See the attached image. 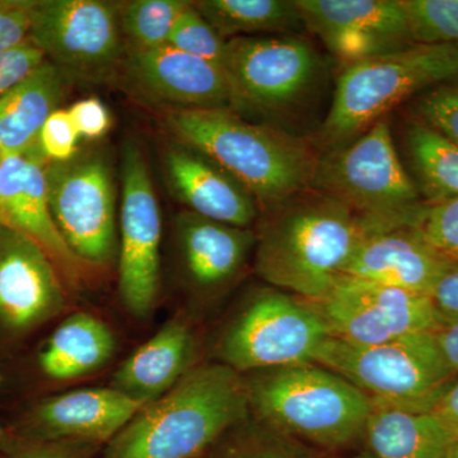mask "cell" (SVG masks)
I'll return each mask as SVG.
<instances>
[{
    "mask_svg": "<svg viewBox=\"0 0 458 458\" xmlns=\"http://www.w3.org/2000/svg\"><path fill=\"white\" fill-rule=\"evenodd\" d=\"M403 225L366 216L324 192L304 190L270 213L256 237V273L309 302L342 278L364 238Z\"/></svg>",
    "mask_w": 458,
    "mask_h": 458,
    "instance_id": "1",
    "label": "cell"
},
{
    "mask_svg": "<svg viewBox=\"0 0 458 458\" xmlns=\"http://www.w3.org/2000/svg\"><path fill=\"white\" fill-rule=\"evenodd\" d=\"M181 146L209 158L274 212L311 189L319 158L302 138L276 126L243 119L229 107L174 108L165 114Z\"/></svg>",
    "mask_w": 458,
    "mask_h": 458,
    "instance_id": "2",
    "label": "cell"
},
{
    "mask_svg": "<svg viewBox=\"0 0 458 458\" xmlns=\"http://www.w3.org/2000/svg\"><path fill=\"white\" fill-rule=\"evenodd\" d=\"M250 414L243 375L219 361L195 366L108 442L104 458H198Z\"/></svg>",
    "mask_w": 458,
    "mask_h": 458,
    "instance_id": "3",
    "label": "cell"
},
{
    "mask_svg": "<svg viewBox=\"0 0 458 458\" xmlns=\"http://www.w3.org/2000/svg\"><path fill=\"white\" fill-rule=\"evenodd\" d=\"M245 382L262 423L325 450L361 439L373 408L372 397L313 361L252 372Z\"/></svg>",
    "mask_w": 458,
    "mask_h": 458,
    "instance_id": "4",
    "label": "cell"
},
{
    "mask_svg": "<svg viewBox=\"0 0 458 458\" xmlns=\"http://www.w3.org/2000/svg\"><path fill=\"white\" fill-rule=\"evenodd\" d=\"M456 80L458 44L411 45L346 65L322 125V143L337 148L415 93Z\"/></svg>",
    "mask_w": 458,
    "mask_h": 458,
    "instance_id": "5",
    "label": "cell"
},
{
    "mask_svg": "<svg viewBox=\"0 0 458 458\" xmlns=\"http://www.w3.org/2000/svg\"><path fill=\"white\" fill-rule=\"evenodd\" d=\"M313 363L348 379L372 399L427 411H432L457 377L443 358L436 333L377 345H354L328 336Z\"/></svg>",
    "mask_w": 458,
    "mask_h": 458,
    "instance_id": "6",
    "label": "cell"
},
{
    "mask_svg": "<svg viewBox=\"0 0 458 458\" xmlns=\"http://www.w3.org/2000/svg\"><path fill=\"white\" fill-rule=\"evenodd\" d=\"M311 189L330 195L366 216L417 228L427 205L401 164L385 119L351 146L319 158Z\"/></svg>",
    "mask_w": 458,
    "mask_h": 458,
    "instance_id": "7",
    "label": "cell"
},
{
    "mask_svg": "<svg viewBox=\"0 0 458 458\" xmlns=\"http://www.w3.org/2000/svg\"><path fill=\"white\" fill-rule=\"evenodd\" d=\"M330 335L311 303L262 291L242 307L216 345L219 363L241 373L313 361Z\"/></svg>",
    "mask_w": 458,
    "mask_h": 458,
    "instance_id": "8",
    "label": "cell"
},
{
    "mask_svg": "<svg viewBox=\"0 0 458 458\" xmlns=\"http://www.w3.org/2000/svg\"><path fill=\"white\" fill-rule=\"evenodd\" d=\"M229 108L243 114H284L311 92L321 62L309 41L294 36H242L225 41L222 60Z\"/></svg>",
    "mask_w": 458,
    "mask_h": 458,
    "instance_id": "9",
    "label": "cell"
},
{
    "mask_svg": "<svg viewBox=\"0 0 458 458\" xmlns=\"http://www.w3.org/2000/svg\"><path fill=\"white\" fill-rule=\"evenodd\" d=\"M29 38L69 80L101 82L125 57L120 4L30 0Z\"/></svg>",
    "mask_w": 458,
    "mask_h": 458,
    "instance_id": "10",
    "label": "cell"
},
{
    "mask_svg": "<svg viewBox=\"0 0 458 458\" xmlns=\"http://www.w3.org/2000/svg\"><path fill=\"white\" fill-rule=\"evenodd\" d=\"M47 201L54 223L86 267H106L117 254L114 182L98 150L77 152L65 162H47Z\"/></svg>",
    "mask_w": 458,
    "mask_h": 458,
    "instance_id": "11",
    "label": "cell"
},
{
    "mask_svg": "<svg viewBox=\"0 0 458 458\" xmlns=\"http://www.w3.org/2000/svg\"><path fill=\"white\" fill-rule=\"evenodd\" d=\"M309 303L331 336L354 345L436 333L452 319L437 309L430 295L346 276L322 300Z\"/></svg>",
    "mask_w": 458,
    "mask_h": 458,
    "instance_id": "12",
    "label": "cell"
},
{
    "mask_svg": "<svg viewBox=\"0 0 458 458\" xmlns=\"http://www.w3.org/2000/svg\"><path fill=\"white\" fill-rule=\"evenodd\" d=\"M162 221L143 153L135 141L123 148L119 294L134 318L155 311L161 291Z\"/></svg>",
    "mask_w": 458,
    "mask_h": 458,
    "instance_id": "13",
    "label": "cell"
},
{
    "mask_svg": "<svg viewBox=\"0 0 458 458\" xmlns=\"http://www.w3.org/2000/svg\"><path fill=\"white\" fill-rule=\"evenodd\" d=\"M63 278L38 242L0 225V346L22 343L68 309Z\"/></svg>",
    "mask_w": 458,
    "mask_h": 458,
    "instance_id": "14",
    "label": "cell"
},
{
    "mask_svg": "<svg viewBox=\"0 0 458 458\" xmlns=\"http://www.w3.org/2000/svg\"><path fill=\"white\" fill-rule=\"evenodd\" d=\"M303 25L346 65L411 47L400 0H295Z\"/></svg>",
    "mask_w": 458,
    "mask_h": 458,
    "instance_id": "15",
    "label": "cell"
},
{
    "mask_svg": "<svg viewBox=\"0 0 458 458\" xmlns=\"http://www.w3.org/2000/svg\"><path fill=\"white\" fill-rule=\"evenodd\" d=\"M144 405L110 387L78 388L45 397L23 412L26 442H110Z\"/></svg>",
    "mask_w": 458,
    "mask_h": 458,
    "instance_id": "16",
    "label": "cell"
},
{
    "mask_svg": "<svg viewBox=\"0 0 458 458\" xmlns=\"http://www.w3.org/2000/svg\"><path fill=\"white\" fill-rule=\"evenodd\" d=\"M47 159L40 147L0 159V225L26 234L49 254L69 282H78L86 265L57 231L47 201Z\"/></svg>",
    "mask_w": 458,
    "mask_h": 458,
    "instance_id": "17",
    "label": "cell"
},
{
    "mask_svg": "<svg viewBox=\"0 0 458 458\" xmlns=\"http://www.w3.org/2000/svg\"><path fill=\"white\" fill-rule=\"evenodd\" d=\"M123 65L132 86L150 101L174 108L229 107L228 83L222 66L171 45L131 47Z\"/></svg>",
    "mask_w": 458,
    "mask_h": 458,
    "instance_id": "18",
    "label": "cell"
},
{
    "mask_svg": "<svg viewBox=\"0 0 458 458\" xmlns=\"http://www.w3.org/2000/svg\"><path fill=\"white\" fill-rule=\"evenodd\" d=\"M448 262L415 227L375 232L361 241L343 276L430 295Z\"/></svg>",
    "mask_w": 458,
    "mask_h": 458,
    "instance_id": "19",
    "label": "cell"
},
{
    "mask_svg": "<svg viewBox=\"0 0 458 458\" xmlns=\"http://www.w3.org/2000/svg\"><path fill=\"white\" fill-rule=\"evenodd\" d=\"M171 188L190 212L234 227L250 228L258 216L254 198L207 157L185 146L165 156Z\"/></svg>",
    "mask_w": 458,
    "mask_h": 458,
    "instance_id": "20",
    "label": "cell"
},
{
    "mask_svg": "<svg viewBox=\"0 0 458 458\" xmlns=\"http://www.w3.org/2000/svg\"><path fill=\"white\" fill-rule=\"evenodd\" d=\"M194 333L182 318H171L114 370L110 387L141 405L155 403L194 369Z\"/></svg>",
    "mask_w": 458,
    "mask_h": 458,
    "instance_id": "21",
    "label": "cell"
},
{
    "mask_svg": "<svg viewBox=\"0 0 458 458\" xmlns=\"http://www.w3.org/2000/svg\"><path fill=\"white\" fill-rule=\"evenodd\" d=\"M183 267L201 289H216L242 270L256 243L251 228L234 227L183 210L174 221Z\"/></svg>",
    "mask_w": 458,
    "mask_h": 458,
    "instance_id": "22",
    "label": "cell"
},
{
    "mask_svg": "<svg viewBox=\"0 0 458 458\" xmlns=\"http://www.w3.org/2000/svg\"><path fill=\"white\" fill-rule=\"evenodd\" d=\"M373 400L363 458H448L458 439L432 411Z\"/></svg>",
    "mask_w": 458,
    "mask_h": 458,
    "instance_id": "23",
    "label": "cell"
},
{
    "mask_svg": "<svg viewBox=\"0 0 458 458\" xmlns=\"http://www.w3.org/2000/svg\"><path fill=\"white\" fill-rule=\"evenodd\" d=\"M71 80L49 60L0 98V157L20 156L38 147L50 114L65 98Z\"/></svg>",
    "mask_w": 458,
    "mask_h": 458,
    "instance_id": "24",
    "label": "cell"
},
{
    "mask_svg": "<svg viewBox=\"0 0 458 458\" xmlns=\"http://www.w3.org/2000/svg\"><path fill=\"white\" fill-rule=\"evenodd\" d=\"M114 352L116 337L106 322L80 311L63 319L45 340L36 366L50 381H73L105 369Z\"/></svg>",
    "mask_w": 458,
    "mask_h": 458,
    "instance_id": "25",
    "label": "cell"
},
{
    "mask_svg": "<svg viewBox=\"0 0 458 458\" xmlns=\"http://www.w3.org/2000/svg\"><path fill=\"white\" fill-rule=\"evenodd\" d=\"M192 5L225 41L285 32L303 23L295 0H198Z\"/></svg>",
    "mask_w": 458,
    "mask_h": 458,
    "instance_id": "26",
    "label": "cell"
},
{
    "mask_svg": "<svg viewBox=\"0 0 458 458\" xmlns=\"http://www.w3.org/2000/svg\"><path fill=\"white\" fill-rule=\"evenodd\" d=\"M412 170L428 204L458 197V147L438 131L418 120L406 134Z\"/></svg>",
    "mask_w": 458,
    "mask_h": 458,
    "instance_id": "27",
    "label": "cell"
},
{
    "mask_svg": "<svg viewBox=\"0 0 458 458\" xmlns=\"http://www.w3.org/2000/svg\"><path fill=\"white\" fill-rule=\"evenodd\" d=\"M186 0H132L120 4V23L131 47L150 49L168 44L172 30L182 12Z\"/></svg>",
    "mask_w": 458,
    "mask_h": 458,
    "instance_id": "28",
    "label": "cell"
},
{
    "mask_svg": "<svg viewBox=\"0 0 458 458\" xmlns=\"http://www.w3.org/2000/svg\"><path fill=\"white\" fill-rule=\"evenodd\" d=\"M214 458H318L310 445L265 423L241 424L216 443Z\"/></svg>",
    "mask_w": 458,
    "mask_h": 458,
    "instance_id": "29",
    "label": "cell"
},
{
    "mask_svg": "<svg viewBox=\"0 0 458 458\" xmlns=\"http://www.w3.org/2000/svg\"><path fill=\"white\" fill-rule=\"evenodd\" d=\"M414 45L458 44V0H400Z\"/></svg>",
    "mask_w": 458,
    "mask_h": 458,
    "instance_id": "30",
    "label": "cell"
},
{
    "mask_svg": "<svg viewBox=\"0 0 458 458\" xmlns=\"http://www.w3.org/2000/svg\"><path fill=\"white\" fill-rule=\"evenodd\" d=\"M174 49L222 66L225 40L190 3L172 30L168 44Z\"/></svg>",
    "mask_w": 458,
    "mask_h": 458,
    "instance_id": "31",
    "label": "cell"
},
{
    "mask_svg": "<svg viewBox=\"0 0 458 458\" xmlns=\"http://www.w3.org/2000/svg\"><path fill=\"white\" fill-rule=\"evenodd\" d=\"M417 229L437 254L445 260L458 262V197L428 204Z\"/></svg>",
    "mask_w": 458,
    "mask_h": 458,
    "instance_id": "32",
    "label": "cell"
},
{
    "mask_svg": "<svg viewBox=\"0 0 458 458\" xmlns=\"http://www.w3.org/2000/svg\"><path fill=\"white\" fill-rule=\"evenodd\" d=\"M423 122L458 147V87L442 84L419 102Z\"/></svg>",
    "mask_w": 458,
    "mask_h": 458,
    "instance_id": "33",
    "label": "cell"
},
{
    "mask_svg": "<svg viewBox=\"0 0 458 458\" xmlns=\"http://www.w3.org/2000/svg\"><path fill=\"white\" fill-rule=\"evenodd\" d=\"M80 135L68 110L57 108L44 123L38 137V147L47 162H65L77 155Z\"/></svg>",
    "mask_w": 458,
    "mask_h": 458,
    "instance_id": "34",
    "label": "cell"
},
{
    "mask_svg": "<svg viewBox=\"0 0 458 458\" xmlns=\"http://www.w3.org/2000/svg\"><path fill=\"white\" fill-rule=\"evenodd\" d=\"M47 60L30 38L0 53V98L30 77Z\"/></svg>",
    "mask_w": 458,
    "mask_h": 458,
    "instance_id": "35",
    "label": "cell"
},
{
    "mask_svg": "<svg viewBox=\"0 0 458 458\" xmlns=\"http://www.w3.org/2000/svg\"><path fill=\"white\" fill-rule=\"evenodd\" d=\"M80 138L99 140L111 125L110 113L101 99L89 98L81 99L68 110Z\"/></svg>",
    "mask_w": 458,
    "mask_h": 458,
    "instance_id": "36",
    "label": "cell"
},
{
    "mask_svg": "<svg viewBox=\"0 0 458 458\" xmlns=\"http://www.w3.org/2000/svg\"><path fill=\"white\" fill-rule=\"evenodd\" d=\"M30 0H0V53L29 38Z\"/></svg>",
    "mask_w": 458,
    "mask_h": 458,
    "instance_id": "37",
    "label": "cell"
},
{
    "mask_svg": "<svg viewBox=\"0 0 458 458\" xmlns=\"http://www.w3.org/2000/svg\"><path fill=\"white\" fill-rule=\"evenodd\" d=\"M430 298L443 315L458 318V262H448L437 279Z\"/></svg>",
    "mask_w": 458,
    "mask_h": 458,
    "instance_id": "38",
    "label": "cell"
},
{
    "mask_svg": "<svg viewBox=\"0 0 458 458\" xmlns=\"http://www.w3.org/2000/svg\"><path fill=\"white\" fill-rule=\"evenodd\" d=\"M11 458H81L80 454L57 442H26L8 451Z\"/></svg>",
    "mask_w": 458,
    "mask_h": 458,
    "instance_id": "39",
    "label": "cell"
},
{
    "mask_svg": "<svg viewBox=\"0 0 458 458\" xmlns=\"http://www.w3.org/2000/svg\"><path fill=\"white\" fill-rule=\"evenodd\" d=\"M432 412L458 439V376L437 401Z\"/></svg>",
    "mask_w": 458,
    "mask_h": 458,
    "instance_id": "40",
    "label": "cell"
},
{
    "mask_svg": "<svg viewBox=\"0 0 458 458\" xmlns=\"http://www.w3.org/2000/svg\"><path fill=\"white\" fill-rule=\"evenodd\" d=\"M437 342L443 358L454 375L458 376V318H452L445 327L436 331Z\"/></svg>",
    "mask_w": 458,
    "mask_h": 458,
    "instance_id": "41",
    "label": "cell"
},
{
    "mask_svg": "<svg viewBox=\"0 0 458 458\" xmlns=\"http://www.w3.org/2000/svg\"><path fill=\"white\" fill-rule=\"evenodd\" d=\"M13 445L14 441L12 434H9L8 430L0 426V452H8L13 447Z\"/></svg>",
    "mask_w": 458,
    "mask_h": 458,
    "instance_id": "42",
    "label": "cell"
},
{
    "mask_svg": "<svg viewBox=\"0 0 458 458\" xmlns=\"http://www.w3.org/2000/svg\"><path fill=\"white\" fill-rule=\"evenodd\" d=\"M448 458H458V441L456 442V445H454V448H452L450 456Z\"/></svg>",
    "mask_w": 458,
    "mask_h": 458,
    "instance_id": "43",
    "label": "cell"
},
{
    "mask_svg": "<svg viewBox=\"0 0 458 458\" xmlns=\"http://www.w3.org/2000/svg\"><path fill=\"white\" fill-rule=\"evenodd\" d=\"M354 458H363V456H361V454H358V456H355Z\"/></svg>",
    "mask_w": 458,
    "mask_h": 458,
    "instance_id": "44",
    "label": "cell"
},
{
    "mask_svg": "<svg viewBox=\"0 0 458 458\" xmlns=\"http://www.w3.org/2000/svg\"><path fill=\"white\" fill-rule=\"evenodd\" d=\"M0 159H2V157H0Z\"/></svg>",
    "mask_w": 458,
    "mask_h": 458,
    "instance_id": "45",
    "label": "cell"
}]
</instances>
